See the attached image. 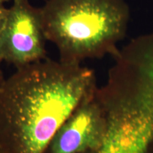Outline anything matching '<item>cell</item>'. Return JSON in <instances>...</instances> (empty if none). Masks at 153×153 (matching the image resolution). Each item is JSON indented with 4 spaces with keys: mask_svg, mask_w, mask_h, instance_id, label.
<instances>
[{
    "mask_svg": "<svg viewBox=\"0 0 153 153\" xmlns=\"http://www.w3.org/2000/svg\"><path fill=\"white\" fill-rule=\"evenodd\" d=\"M97 90L81 64L45 58L16 68L0 90V153H45L53 135Z\"/></svg>",
    "mask_w": 153,
    "mask_h": 153,
    "instance_id": "cell-1",
    "label": "cell"
},
{
    "mask_svg": "<svg viewBox=\"0 0 153 153\" xmlns=\"http://www.w3.org/2000/svg\"><path fill=\"white\" fill-rule=\"evenodd\" d=\"M41 11L47 41L70 64L116 55L131 16L125 0H47Z\"/></svg>",
    "mask_w": 153,
    "mask_h": 153,
    "instance_id": "cell-2",
    "label": "cell"
},
{
    "mask_svg": "<svg viewBox=\"0 0 153 153\" xmlns=\"http://www.w3.org/2000/svg\"><path fill=\"white\" fill-rule=\"evenodd\" d=\"M46 41L41 8L28 0H13L0 33V63L19 68L44 60Z\"/></svg>",
    "mask_w": 153,
    "mask_h": 153,
    "instance_id": "cell-3",
    "label": "cell"
},
{
    "mask_svg": "<svg viewBox=\"0 0 153 153\" xmlns=\"http://www.w3.org/2000/svg\"><path fill=\"white\" fill-rule=\"evenodd\" d=\"M97 90L82 101L65 120L45 153H81L102 148L108 122Z\"/></svg>",
    "mask_w": 153,
    "mask_h": 153,
    "instance_id": "cell-4",
    "label": "cell"
},
{
    "mask_svg": "<svg viewBox=\"0 0 153 153\" xmlns=\"http://www.w3.org/2000/svg\"><path fill=\"white\" fill-rule=\"evenodd\" d=\"M6 1L7 0H0V33L2 30L8 13V8H7L4 4Z\"/></svg>",
    "mask_w": 153,
    "mask_h": 153,
    "instance_id": "cell-5",
    "label": "cell"
},
{
    "mask_svg": "<svg viewBox=\"0 0 153 153\" xmlns=\"http://www.w3.org/2000/svg\"><path fill=\"white\" fill-rule=\"evenodd\" d=\"M4 81H5V78L3 75L2 71H1V68H0V90H1V87H2L4 83Z\"/></svg>",
    "mask_w": 153,
    "mask_h": 153,
    "instance_id": "cell-6",
    "label": "cell"
}]
</instances>
